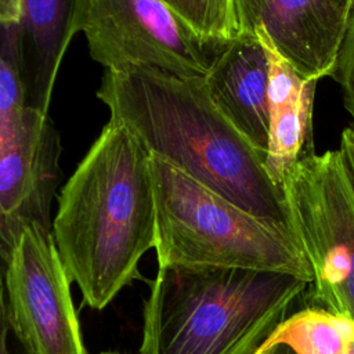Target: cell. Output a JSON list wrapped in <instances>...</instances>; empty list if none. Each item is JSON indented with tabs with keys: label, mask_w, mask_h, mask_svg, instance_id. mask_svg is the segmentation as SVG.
<instances>
[{
	"label": "cell",
	"mask_w": 354,
	"mask_h": 354,
	"mask_svg": "<svg viewBox=\"0 0 354 354\" xmlns=\"http://www.w3.org/2000/svg\"><path fill=\"white\" fill-rule=\"evenodd\" d=\"M97 97L111 119L126 126L151 156L293 234L282 187L266 170V152L221 113L205 77L127 66L106 71Z\"/></svg>",
	"instance_id": "1"
},
{
	"label": "cell",
	"mask_w": 354,
	"mask_h": 354,
	"mask_svg": "<svg viewBox=\"0 0 354 354\" xmlns=\"http://www.w3.org/2000/svg\"><path fill=\"white\" fill-rule=\"evenodd\" d=\"M1 35L21 71L26 106L48 112L64 54L82 32L86 0H1Z\"/></svg>",
	"instance_id": "10"
},
{
	"label": "cell",
	"mask_w": 354,
	"mask_h": 354,
	"mask_svg": "<svg viewBox=\"0 0 354 354\" xmlns=\"http://www.w3.org/2000/svg\"><path fill=\"white\" fill-rule=\"evenodd\" d=\"M282 191L315 301L354 321V184L340 151L300 156Z\"/></svg>",
	"instance_id": "5"
},
{
	"label": "cell",
	"mask_w": 354,
	"mask_h": 354,
	"mask_svg": "<svg viewBox=\"0 0 354 354\" xmlns=\"http://www.w3.org/2000/svg\"><path fill=\"white\" fill-rule=\"evenodd\" d=\"M149 153L109 119L65 183L51 234L84 303L105 308L133 279L156 242Z\"/></svg>",
	"instance_id": "2"
},
{
	"label": "cell",
	"mask_w": 354,
	"mask_h": 354,
	"mask_svg": "<svg viewBox=\"0 0 354 354\" xmlns=\"http://www.w3.org/2000/svg\"><path fill=\"white\" fill-rule=\"evenodd\" d=\"M100 354H119V353H111V351H106V353H100Z\"/></svg>",
	"instance_id": "24"
},
{
	"label": "cell",
	"mask_w": 354,
	"mask_h": 354,
	"mask_svg": "<svg viewBox=\"0 0 354 354\" xmlns=\"http://www.w3.org/2000/svg\"><path fill=\"white\" fill-rule=\"evenodd\" d=\"M71 282L51 230L28 225L4 264L8 324L21 354H88Z\"/></svg>",
	"instance_id": "7"
},
{
	"label": "cell",
	"mask_w": 354,
	"mask_h": 354,
	"mask_svg": "<svg viewBox=\"0 0 354 354\" xmlns=\"http://www.w3.org/2000/svg\"><path fill=\"white\" fill-rule=\"evenodd\" d=\"M232 7L236 36L261 29L301 77L333 76L348 22L335 0H232Z\"/></svg>",
	"instance_id": "9"
},
{
	"label": "cell",
	"mask_w": 354,
	"mask_h": 354,
	"mask_svg": "<svg viewBox=\"0 0 354 354\" xmlns=\"http://www.w3.org/2000/svg\"><path fill=\"white\" fill-rule=\"evenodd\" d=\"M82 32L106 71L147 66L181 77H205L209 44L163 0H86Z\"/></svg>",
	"instance_id": "6"
},
{
	"label": "cell",
	"mask_w": 354,
	"mask_h": 354,
	"mask_svg": "<svg viewBox=\"0 0 354 354\" xmlns=\"http://www.w3.org/2000/svg\"><path fill=\"white\" fill-rule=\"evenodd\" d=\"M342 90L343 105L350 115L354 129V4L348 14V22L339 53L337 65L332 76Z\"/></svg>",
	"instance_id": "16"
},
{
	"label": "cell",
	"mask_w": 354,
	"mask_h": 354,
	"mask_svg": "<svg viewBox=\"0 0 354 354\" xmlns=\"http://www.w3.org/2000/svg\"><path fill=\"white\" fill-rule=\"evenodd\" d=\"M254 36L261 43L268 64L270 129L264 165L271 180L282 187L311 134L317 82L301 77L277 51L264 30H256Z\"/></svg>",
	"instance_id": "12"
},
{
	"label": "cell",
	"mask_w": 354,
	"mask_h": 354,
	"mask_svg": "<svg viewBox=\"0 0 354 354\" xmlns=\"http://www.w3.org/2000/svg\"><path fill=\"white\" fill-rule=\"evenodd\" d=\"M25 108L26 98L21 71L0 30V145L10 140Z\"/></svg>",
	"instance_id": "15"
},
{
	"label": "cell",
	"mask_w": 354,
	"mask_h": 354,
	"mask_svg": "<svg viewBox=\"0 0 354 354\" xmlns=\"http://www.w3.org/2000/svg\"><path fill=\"white\" fill-rule=\"evenodd\" d=\"M347 354H354V336H353V339H351V340H350V343H348Z\"/></svg>",
	"instance_id": "22"
},
{
	"label": "cell",
	"mask_w": 354,
	"mask_h": 354,
	"mask_svg": "<svg viewBox=\"0 0 354 354\" xmlns=\"http://www.w3.org/2000/svg\"><path fill=\"white\" fill-rule=\"evenodd\" d=\"M353 336L354 321L311 307L285 318L256 351L285 344L295 354H347Z\"/></svg>",
	"instance_id": "13"
},
{
	"label": "cell",
	"mask_w": 354,
	"mask_h": 354,
	"mask_svg": "<svg viewBox=\"0 0 354 354\" xmlns=\"http://www.w3.org/2000/svg\"><path fill=\"white\" fill-rule=\"evenodd\" d=\"M163 1L209 46H225L236 37L232 0Z\"/></svg>",
	"instance_id": "14"
},
{
	"label": "cell",
	"mask_w": 354,
	"mask_h": 354,
	"mask_svg": "<svg viewBox=\"0 0 354 354\" xmlns=\"http://www.w3.org/2000/svg\"><path fill=\"white\" fill-rule=\"evenodd\" d=\"M254 354H275V348L271 347L268 350H264V351H256Z\"/></svg>",
	"instance_id": "23"
},
{
	"label": "cell",
	"mask_w": 354,
	"mask_h": 354,
	"mask_svg": "<svg viewBox=\"0 0 354 354\" xmlns=\"http://www.w3.org/2000/svg\"><path fill=\"white\" fill-rule=\"evenodd\" d=\"M10 324L6 304V292H4V266L0 260V354H14L8 344L10 336Z\"/></svg>",
	"instance_id": "17"
},
{
	"label": "cell",
	"mask_w": 354,
	"mask_h": 354,
	"mask_svg": "<svg viewBox=\"0 0 354 354\" xmlns=\"http://www.w3.org/2000/svg\"><path fill=\"white\" fill-rule=\"evenodd\" d=\"M61 140L48 115L26 106L10 140L0 145V260L8 261L30 224L50 228L61 177Z\"/></svg>",
	"instance_id": "8"
},
{
	"label": "cell",
	"mask_w": 354,
	"mask_h": 354,
	"mask_svg": "<svg viewBox=\"0 0 354 354\" xmlns=\"http://www.w3.org/2000/svg\"><path fill=\"white\" fill-rule=\"evenodd\" d=\"M307 285L286 272L159 266L140 354H254Z\"/></svg>",
	"instance_id": "3"
},
{
	"label": "cell",
	"mask_w": 354,
	"mask_h": 354,
	"mask_svg": "<svg viewBox=\"0 0 354 354\" xmlns=\"http://www.w3.org/2000/svg\"><path fill=\"white\" fill-rule=\"evenodd\" d=\"M0 25H1V26L7 25V15H6V10H4V7H3L1 0H0Z\"/></svg>",
	"instance_id": "21"
},
{
	"label": "cell",
	"mask_w": 354,
	"mask_h": 354,
	"mask_svg": "<svg viewBox=\"0 0 354 354\" xmlns=\"http://www.w3.org/2000/svg\"><path fill=\"white\" fill-rule=\"evenodd\" d=\"M335 1L350 14V10H351V7L354 4V0H335Z\"/></svg>",
	"instance_id": "20"
},
{
	"label": "cell",
	"mask_w": 354,
	"mask_h": 354,
	"mask_svg": "<svg viewBox=\"0 0 354 354\" xmlns=\"http://www.w3.org/2000/svg\"><path fill=\"white\" fill-rule=\"evenodd\" d=\"M149 167L158 267L275 271L311 283V266L293 234L246 213L158 158L151 156Z\"/></svg>",
	"instance_id": "4"
},
{
	"label": "cell",
	"mask_w": 354,
	"mask_h": 354,
	"mask_svg": "<svg viewBox=\"0 0 354 354\" xmlns=\"http://www.w3.org/2000/svg\"><path fill=\"white\" fill-rule=\"evenodd\" d=\"M274 348H275V354H295L288 346H285V344H277V346H274Z\"/></svg>",
	"instance_id": "19"
},
{
	"label": "cell",
	"mask_w": 354,
	"mask_h": 354,
	"mask_svg": "<svg viewBox=\"0 0 354 354\" xmlns=\"http://www.w3.org/2000/svg\"><path fill=\"white\" fill-rule=\"evenodd\" d=\"M339 151L346 162V166L348 169V173L354 184V129L353 127L343 130Z\"/></svg>",
	"instance_id": "18"
},
{
	"label": "cell",
	"mask_w": 354,
	"mask_h": 354,
	"mask_svg": "<svg viewBox=\"0 0 354 354\" xmlns=\"http://www.w3.org/2000/svg\"><path fill=\"white\" fill-rule=\"evenodd\" d=\"M214 57L205 76L221 113L260 151H267L268 64L256 36L238 35Z\"/></svg>",
	"instance_id": "11"
}]
</instances>
